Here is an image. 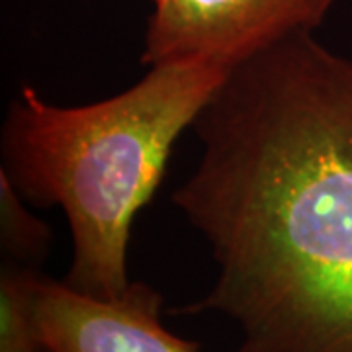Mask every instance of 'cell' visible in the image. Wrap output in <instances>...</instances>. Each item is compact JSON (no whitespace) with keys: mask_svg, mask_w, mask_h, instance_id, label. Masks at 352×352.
<instances>
[{"mask_svg":"<svg viewBox=\"0 0 352 352\" xmlns=\"http://www.w3.org/2000/svg\"><path fill=\"white\" fill-rule=\"evenodd\" d=\"M173 200L219 276L182 314L239 325L237 352H352V61L311 32L229 69L192 124Z\"/></svg>","mask_w":352,"mask_h":352,"instance_id":"1","label":"cell"},{"mask_svg":"<svg viewBox=\"0 0 352 352\" xmlns=\"http://www.w3.org/2000/svg\"><path fill=\"white\" fill-rule=\"evenodd\" d=\"M227 73L200 61L151 65L126 92L75 108L22 87L2 129V175L24 200L63 210L73 237L67 286L100 300L129 288L133 219Z\"/></svg>","mask_w":352,"mask_h":352,"instance_id":"2","label":"cell"},{"mask_svg":"<svg viewBox=\"0 0 352 352\" xmlns=\"http://www.w3.org/2000/svg\"><path fill=\"white\" fill-rule=\"evenodd\" d=\"M337 0H164L153 6L141 61L233 69L294 34L314 32Z\"/></svg>","mask_w":352,"mask_h":352,"instance_id":"3","label":"cell"},{"mask_svg":"<svg viewBox=\"0 0 352 352\" xmlns=\"http://www.w3.org/2000/svg\"><path fill=\"white\" fill-rule=\"evenodd\" d=\"M161 294L141 282H131L120 298L100 300L41 278L39 337L51 352H198L196 342L161 323Z\"/></svg>","mask_w":352,"mask_h":352,"instance_id":"4","label":"cell"},{"mask_svg":"<svg viewBox=\"0 0 352 352\" xmlns=\"http://www.w3.org/2000/svg\"><path fill=\"white\" fill-rule=\"evenodd\" d=\"M41 274L34 266L4 264L0 276V352H41L38 289Z\"/></svg>","mask_w":352,"mask_h":352,"instance_id":"5","label":"cell"},{"mask_svg":"<svg viewBox=\"0 0 352 352\" xmlns=\"http://www.w3.org/2000/svg\"><path fill=\"white\" fill-rule=\"evenodd\" d=\"M24 198L12 182L0 173V206H2V251L10 263L32 266L45 256L50 231L24 208Z\"/></svg>","mask_w":352,"mask_h":352,"instance_id":"6","label":"cell"},{"mask_svg":"<svg viewBox=\"0 0 352 352\" xmlns=\"http://www.w3.org/2000/svg\"><path fill=\"white\" fill-rule=\"evenodd\" d=\"M164 0H153V6H159V4H163Z\"/></svg>","mask_w":352,"mask_h":352,"instance_id":"7","label":"cell"},{"mask_svg":"<svg viewBox=\"0 0 352 352\" xmlns=\"http://www.w3.org/2000/svg\"><path fill=\"white\" fill-rule=\"evenodd\" d=\"M41 352H51V351H50V349H43V351H41Z\"/></svg>","mask_w":352,"mask_h":352,"instance_id":"8","label":"cell"}]
</instances>
